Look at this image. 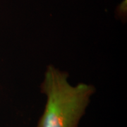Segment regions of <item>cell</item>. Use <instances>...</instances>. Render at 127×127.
<instances>
[{
    "label": "cell",
    "instance_id": "cell-1",
    "mask_svg": "<svg viewBox=\"0 0 127 127\" xmlns=\"http://www.w3.org/2000/svg\"><path fill=\"white\" fill-rule=\"evenodd\" d=\"M68 77L66 72L47 66L40 86L47 102L37 127H78L95 88L83 83L73 86Z\"/></svg>",
    "mask_w": 127,
    "mask_h": 127
}]
</instances>
